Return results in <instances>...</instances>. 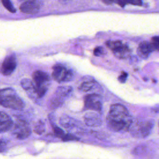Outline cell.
<instances>
[{
	"label": "cell",
	"instance_id": "9c48e42d",
	"mask_svg": "<svg viewBox=\"0 0 159 159\" xmlns=\"http://www.w3.org/2000/svg\"><path fill=\"white\" fill-rule=\"evenodd\" d=\"M84 109L101 112L102 109V99L97 94H91L84 98Z\"/></svg>",
	"mask_w": 159,
	"mask_h": 159
},
{
	"label": "cell",
	"instance_id": "484cf974",
	"mask_svg": "<svg viewBox=\"0 0 159 159\" xmlns=\"http://www.w3.org/2000/svg\"><path fill=\"white\" fill-rule=\"evenodd\" d=\"M22 1H24V0H22ZM25 1H27V0H25Z\"/></svg>",
	"mask_w": 159,
	"mask_h": 159
},
{
	"label": "cell",
	"instance_id": "8992f818",
	"mask_svg": "<svg viewBox=\"0 0 159 159\" xmlns=\"http://www.w3.org/2000/svg\"><path fill=\"white\" fill-rule=\"evenodd\" d=\"M12 134L19 139H24L30 134V128L25 120L19 118L13 125Z\"/></svg>",
	"mask_w": 159,
	"mask_h": 159
},
{
	"label": "cell",
	"instance_id": "3957f363",
	"mask_svg": "<svg viewBox=\"0 0 159 159\" xmlns=\"http://www.w3.org/2000/svg\"><path fill=\"white\" fill-rule=\"evenodd\" d=\"M34 95L39 98H42L46 93L50 84V77L42 71H35L32 75Z\"/></svg>",
	"mask_w": 159,
	"mask_h": 159
},
{
	"label": "cell",
	"instance_id": "cb8c5ba5",
	"mask_svg": "<svg viewBox=\"0 0 159 159\" xmlns=\"http://www.w3.org/2000/svg\"><path fill=\"white\" fill-rule=\"evenodd\" d=\"M102 1L106 4H111L114 1V0H102Z\"/></svg>",
	"mask_w": 159,
	"mask_h": 159
},
{
	"label": "cell",
	"instance_id": "7a4b0ae2",
	"mask_svg": "<svg viewBox=\"0 0 159 159\" xmlns=\"http://www.w3.org/2000/svg\"><path fill=\"white\" fill-rule=\"evenodd\" d=\"M0 102L1 106L12 109H22L24 103L16 91L12 88H4L0 92Z\"/></svg>",
	"mask_w": 159,
	"mask_h": 159
},
{
	"label": "cell",
	"instance_id": "5bb4252c",
	"mask_svg": "<svg viewBox=\"0 0 159 159\" xmlns=\"http://www.w3.org/2000/svg\"><path fill=\"white\" fill-rule=\"evenodd\" d=\"M153 50H154V48L151 42H148L146 41L141 42L138 47L139 55L143 58L147 57Z\"/></svg>",
	"mask_w": 159,
	"mask_h": 159
},
{
	"label": "cell",
	"instance_id": "9a60e30c",
	"mask_svg": "<svg viewBox=\"0 0 159 159\" xmlns=\"http://www.w3.org/2000/svg\"><path fill=\"white\" fill-rule=\"evenodd\" d=\"M53 130L54 131V133L55 135L61 138V139L64 140H76L77 138H76L75 136L70 134H66L63 130L61 129H60L56 125H53Z\"/></svg>",
	"mask_w": 159,
	"mask_h": 159
},
{
	"label": "cell",
	"instance_id": "8fae6325",
	"mask_svg": "<svg viewBox=\"0 0 159 159\" xmlns=\"http://www.w3.org/2000/svg\"><path fill=\"white\" fill-rule=\"evenodd\" d=\"M40 4L37 0H27L24 2L20 6L21 12L29 14H34L38 12L40 10Z\"/></svg>",
	"mask_w": 159,
	"mask_h": 159
},
{
	"label": "cell",
	"instance_id": "7402d4cb",
	"mask_svg": "<svg viewBox=\"0 0 159 159\" xmlns=\"http://www.w3.org/2000/svg\"><path fill=\"white\" fill-rule=\"evenodd\" d=\"M104 53V50L102 47H97L94 50V55L95 56H101Z\"/></svg>",
	"mask_w": 159,
	"mask_h": 159
},
{
	"label": "cell",
	"instance_id": "5b68a950",
	"mask_svg": "<svg viewBox=\"0 0 159 159\" xmlns=\"http://www.w3.org/2000/svg\"><path fill=\"white\" fill-rule=\"evenodd\" d=\"M52 77L59 83L66 82L73 79V73L72 71L67 70L63 65L57 64L53 66Z\"/></svg>",
	"mask_w": 159,
	"mask_h": 159
},
{
	"label": "cell",
	"instance_id": "ba28073f",
	"mask_svg": "<svg viewBox=\"0 0 159 159\" xmlns=\"http://www.w3.org/2000/svg\"><path fill=\"white\" fill-rule=\"evenodd\" d=\"M106 45L111 48L114 54L119 58H124L127 57L129 53L128 47L126 45L123 44L120 41H107L106 42Z\"/></svg>",
	"mask_w": 159,
	"mask_h": 159
},
{
	"label": "cell",
	"instance_id": "d6986e66",
	"mask_svg": "<svg viewBox=\"0 0 159 159\" xmlns=\"http://www.w3.org/2000/svg\"><path fill=\"white\" fill-rule=\"evenodd\" d=\"M45 129V125L44 124L42 121L39 120L36 124L34 127V130L35 132L38 134H41L43 132Z\"/></svg>",
	"mask_w": 159,
	"mask_h": 159
},
{
	"label": "cell",
	"instance_id": "30bf717a",
	"mask_svg": "<svg viewBox=\"0 0 159 159\" xmlns=\"http://www.w3.org/2000/svg\"><path fill=\"white\" fill-rule=\"evenodd\" d=\"M16 59L14 55L7 56L3 61L1 71L2 75L7 76L10 75L16 69Z\"/></svg>",
	"mask_w": 159,
	"mask_h": 159
},
{
	"label": "cell",
	"instance_id": "44dd1931",
	"mask_svg": "<svg viewBox=\"0 0 159 159\" xmlns=\"http://www.w3.org/2000/svg\"><path fill=\"white\" fill-rule=\"evenodd\" d=\"M151 43L154 48V50H157L159 51V36H155L152 39Z\"/></svg>",
	"mask_w": 159,
	"mask_h": 159
},
{
	"label": "cell",
	"instance_id": "6da1fadb",
	"mask_svg": "<svg viewBox=\"0 0 159 159\" xmlns=\"http://www.w3.org/2000/svg\"><path fill=\"white\" fill-rule=\"evenodd\" d=\"M132 120L127 108L120 104H112L106 117L107 126L115 132L129 130Z\"/></svg>",
	"mask_w": 159,
	"mask_h": 159
},
{
	"label": "cell",
	"instance_id": "ffe728a7",
	"mask_svg": "<svg viewBox=\"0 0 159 159\" xmlns=\"http://www.w3.org/2000/svg\"><path fill=\"white\" fill-rule=\"evenodd\" d=\"M2 4L4 5V6L10 12H16V9H14V7H13L12 4H11L10 0H1Z\"/></svg>",
	"mask_w": 159,
	"mask_h": 159
},
{
	"label": "cell",
	"instance_id": "e0dca14e",
	"mask_svg": "<svg viewBox=\"0 0 159 159\" xmlns=\"http://www.w3.org/2000/svg\"><path fill=\"white\" fill-rule=\"evenodd\" d=\"M117 2L122 7H124L127 4H131L136 6H141L142 4V0H117Z\"/></svg>",
	"mask_w": 159,
	"mask_h": 159
},
{
	"label": "cell",
	"instance_id": "603a6c76",
	"mask_svg": "<svg viewBox=\"0 0 159 159\" xmlns=\"http://www.w3.org/2000/svg\"><path fill=\"white\" fill-rule=\"evenodd\" d=\"M127 73L124 72V71H122L121 75L119 76L118 78V80L121 82V83H124L127 79Z\"/></svg>",
	"mask_w": 159,
	"mask_h": 159
},
{
	"label": "cell",
	"instance_id": "d4e9b609",
	"mask_svg": "<svg viewBox=\"0 0 159 159\" xmlns=\"http://www.w3.org/2000/svg\"><path fill=\"white\" fill-rule=\"evenodd\" d=\"M158 127H159V121H158Z\"/></svg>",
	"mask_w": 159,
	"mask_h": 159
},
{
	"label": "cell",
	"instance_id": "52a82bcc",
	"mask_svg": "<svg viewBox=\"0 0 159 159\" xmlns=\"http://www.w3.org/2000/svg\"><path fill=\"white\" fill-rule=\"evenodd\" d=\"M72 88L71 86H60L57 88L55 95L50 101L51 106L53 108L58 107L61 106L64 100L71 93Z\"/></svg>",
	"mask_w": 159,
	"mask_h": 159
},
{
	"label": "cell",
	"instance_id": "ac0fdd59",
	"mask_svg": "<svg viewBox=\"0 0 159 159\" xmlns=\"http://www.w3.org/2000/svg\"><path fill=\"white\" fill-rule=\"evenodd\" d=\"M94 83L92 81H86V82H83L81 86H80V89L83 91H88L89 90H91L93 87L94 86Z\"/></svg>",
	"mask_w": 159,
	"mask_h": 159
},
{
	"label": "cell",
	"instance_id": "277c9868",
	"mask_svg": "<svg viewBox=\"0 0 159 159\" xmlns=\"http://www.w3.org/2000/svg\"><path fill=\"white\" fill-rule=\"evenodd\" d=\"M154 125L153 120L135 119L129 127L131 135L136 138H145L149 135Z\"/></svg>",
	"mask_w": 159,
	"mask_h": 159
},
{
	"label": "cell",
	"instance_id": "4fadbf2b",
	"mask_svg": "<svg viewBox=\"0 0 159 159\" xmlns=\"http://www.w3.org/2000/svg\"><path fill=\"white\" fill-rule=\"evenodd\" d=\"M13 122L10 117L5 112H1V132H6L13 127Z\"/></svg>",
	"mask_w": 159,
	"mask_h": 159
},
{
	"label": "cell",
	"instance_id": "2e32d148",
	"mask_svg": "<svg viewBox=\"0 0 159 159\" xmlns=\"http://www.w3.org/2000/svg\"><path fill=\"white\" fill-rule=\"evenodd\" d=\"M21 86H22V88L27 91H30L33 93L34 91V84H33V81L30 80L29 79H23L21 82H20Z\"/></svg>",
	"mask_w": 159,
	"mask_h": 159
},
{
	"label": "cell",
	"instance_id": "7c38bea8",
	"mask_svg": "<svg viewBox=\"0 0 159 159\" xmlns=\"http://www.w3.org/2000/svg\"><path fill=\"white\" fill-rule=\"evenodd\" d=\"M84 118L86 124L90 127H98L102 123L101 117L95 113H88Z\"/></svg>",
	"mask_w": 159,
	"mask_h": 159
}]
</instances>
